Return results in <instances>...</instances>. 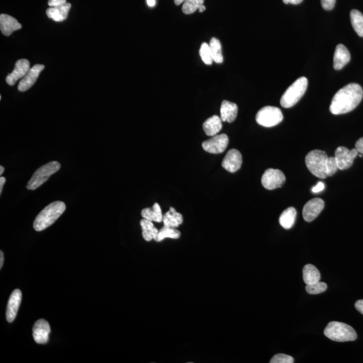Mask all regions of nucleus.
<instances>
[{
  "mask_svg": "<svg viewBox=\"0 0 363 363\" xmlns=\"http://www.w3.org/2000/svg\"><path fill=\"white\" fill-rule=\"evenodd\" d=\"M362 97L363 90L360 85L355 83L346 85L334 95L330 107V112L333 115L349 113L360 104Z\"/></svg>",
  "mask_w": 363,
  "mask_h": 363,
  "instance_id": "f257e3e1",
  "label": "nucleus"
},
{
  "mask_svg": "<svg viewBox=\"0 0 363 363\" xmlns=\"http://www.w3.org/2000/svg\"><path fill=\"white\" fill-rule=\"evenodd\" d=\"M66 210V204L62 201L52 202L41 211L36 217L33 228L36 232H41L54 224Z\"/></svg>",
  "mask_w": 363,
  "mask_h": 363,
  "instance_id": "f03ea898",
  "label": "nucleus"
},
{
  "mask_svg": "<svg viewBox=\"0 0 363 363\" xmlns=\"http://www.w3.org/2000/svg\"><path fill=\"white\" fill-rule=\"evenodd\" d=\"M324 334L329 339L338 342L354 341L357 338L353 328L338 322H330L324 330Z\"/></svg>",
  "mask_w": 363,
  "mask_h": 363,
  "instance_id": "7ed1b4c3",
  "label": "nucleus"
},
{
  "mask_svg": "<svg viewBox=\"0 0 363 363\" xmlns=\"http://www.w3.org/2000/svg\"><path fill=\"white\" fill-rule=\"evenodd\" d=\"M308 80L305 77L298 78L284 93L281 105L284 108H291L299 102L307 90Z\"/></svg>",
  "mask_w": 363,
  "mask_h": 363,
  "instance_id": "20e7f679",
  "label": "nucleus"
},
{
  "mask_svg": "<svg viewBox=\"0 0 363 363\" xmlns=\"http://www.w3.org/2000/svg\"><path fill=\"white\" fill-rule=\"evenodd\" d=\"M328 155L319 149L310 151L305 157V164L308 170L316 177L325 179L328 177L326 162Z\"/></svg>",
  "mask_w": 363,
  "mask_h": 363,
  "instance_id": "39448f33",
  "label": "nucleus"
},
{
  "mask_svg": "<svg viewBox=\"0 0 363 363\" xmlns=\"http://www.w3.org/2000/svg\"><path fill=\"white\" fill-rule=\"evenodd\" d=\"M61 168V164L58 162L54 161L44 164L34 172L32 178L28 182L26 188L28 190H33L40 187L48 178L58 172Z\"/></svg>",
  "mask_w": 363,
  "mask_h": 363,
  "instance_id": "423d86ee",
  "label": "nucleus"
},
{
  "mask_svg": "<svg viewBox=\"0 0 363 363\" xmlns=\"http://www.w3.org/2000/svg\"><path fill=\"white\" fill-rule=\"evenodd\" d=\"M283 120L281 109L277 107L267 106L261 109L255 116V121L260 125L272 127L279 125Z\"/></svg>",
  "mask_w": 363,
  "mask_h": 363,
  "instance_id": "0eeeda50",
  "label": "nucleus"
},
{
  "mask_svg": "<svg viewBox=\"0 0 363 363\" xmlns=\"http://www.w3.org/2000/svg\"><path fill=\"white\" fill-rule=\"evenodd\" d=\"M285 180V174L281 170L270 168L262 176L261 182L266 189L274 190L281 188Z\"/></svg>",
  "mask_w": 363,
  "mask_h": 363,
  "instance_id": "6e6552de",
  "label": "nucleus"
},
{
  "mask_svg": "<svg viewBox=\"0 0 363 363\" xmlns=\"http://www.w3.org/2000/svg\"><path fill=\"white\" fill-rule=\"evenodd\" d=\"M229 143V138L226 134L213 136L211 139L202 143L204 151L208 153H222L226 149Z\"/></svg>",
  "mask_w": 363,
  "mask_h": 363,
  "instance_id": "1a4fd4ad",
  "label": "nucleus"
},
{
  "mask_svg": "<svg viewBox=\"0 0 363 363\" xmlns=\"http://www.w3.org/2000/svg\"><path fill=\"white\" fill-rule=\"evenodd\" d=\"M358 155L356 149L349 150L345 147H339L335 151V157L339 170H345L351 167L354 160Z\"/></svg>",
  "mask_w": 363,
  "mask_h": 363,
  "instance_id": "9d476101",
  "label": "nucleus"
},
{
  "mask_svg": "<svg viewBox=\"0 0 363 363\" xmlns=\"http://www.w3.org/2000/svg\"><path fill=\"white\" fill-rule=\"evenodd\" d=\"M50 333V325L45 320H38L34 324L32 328V336L36 343L39 344L47 343L49 340L48 336Z\"/></svg>",
  "mask_w": 363,
  "mask_h": 363,
  "instance_id": "9b49d317",
  "label": "nucleus"
},
{
  "mask_svg": "<svg viewBox=\"0 0 363 363\" xmlns=\"http://www.w3.org/2000/svg\"><path fill=\"white\" fill-rule=\"evenodd\" d=\"M324 201L321 198H315L310 200L304 206L303 217L307 222H312L320 214L324 208Z\"/></svg>",
  "mask_w": 363,
  "mask_h": 363,
  "instance_id": "f8f14e48",
  "label": "nucleus"
},
{
  "mask_svg": "<svg viewBox=\"0 0 363 363\" xmlns=\"http://www.w3.org/2000/svg\"><path fill=\"white\" fill-rule=\"evenodd\" d=\"M242 164V154L238 150L235 149H230L222 162L223 168L231 173H234L240 170Z\"/></svg>",
  "mask_w": 363,
  "mask_h": 363,
  "instance_id": "ddd939ff",
  "label": "nucleus"
},
{
  "mask_svg": "<svg viewBox=\"0 0 363 363\" xmlns=\"http://www.w3.org/2000/svg\"><path fill=\"white\" fill-rule=\"evenodd\" d=\"M43 65L37 64L30 69L26 76L22 79L18 84V90L20 92H26L35 84L38 76L44 70Z\"/></svg>",
  "mask_w": 363,
  "mask_h": 363,
  "instance_id": "4468645a",
  "label": "nucleus"
},
{
  "mask_svg": "<svg viewBox=\"0 0 363 363\" xmlns=\"http://www.w3.org/2000/svg\"><path fill=\"white\" fill-rule=\"evenodd\" d=\"M30 70V62L26 60H18L11 74L6 78V82L10 86H14L18 80L23 78Z\"/></svg>",
  "mask_w": 363,
  "mask_h": 363,
  "instance_id": "2eb2a0df",
  "label": "nucleus"
},
{
  "mask_svg": "<svg viewBox=\"0 0 363 363\" xmlns=\"http://www.w3.org/2000/svg\"><path fill=\"white\" fill-rule=\"evenodd\" d=\"M22 292L19 289L14 290L8 300L6 309V320L12 323L15 320L22 301Z\"/></svg>",
  "mask_w": 363,
  "mask_h": 363,
  "instance_id": "dca6fc26",
  "label": "nucleus"
},
{
  "mask_svg": "<svg viewBox=\"0 0 363 363\" xmlns=\"http://www.w3.org/2000/svg\"><path fill=\"white\" fill-rule=\"evenodd\" d=\"M21 28V24L12 16L4 14L0 16V29L4 35L10 36L14 31Z\"/></svg>",
  "mask_w": 363,
  "mask_h": 363,
  "instance_id": "f3484780",
  "label": "nucleus"
},
{
  "mask_svg": "<svg viewBox=\"0 0 363 363\" xmlns=\"http://www.w3.org/2000/svg\"><path fill=\"white\" fill-rule=\"evenodd\" d=\"M350 60L349 50L344 44L336 46L334 56V68L336 70H342Z\"/></svg>",
  "mask_w": 363,
  "mask_h": 363,
  "instance_id": "a211bd4d",
  "label": "nucleus"
},
{
  "mask_svg": "<svg viewBox=\"0 0 363 363\" xmlns=\"http://www.w3.org/2000/svg\"><path fill=\"white\" fill-rule=\"evenodd\" d=\"M238 112V107L236 104L228 100L223 101L220 109V117L223 122L233 123L236 120Z\"/></svg>",
  "mask_w": 363,
  "mask_h": 363,
  "instance_id": "6ab92c4d",
  "label": "nucleus"
},
{
  "mask_svg": "<svg viewBox=\"0 0 363 363\" xmlns=\"http://www.w3.org/2000/svg\"><path fill=\"white\" fill-rule=\"evenodd\" d=\"M70 3H65L62 5L50 7L46 10V14L48 18L56 22H62L66 20L68 16L71 8Z\"/></svg>",
  "mask_w": 363,
  "mask_h": 363,
  "instance_id": "aec40b11",
  "label": "nucleus"
},
{
  "mask_svg": "<svg viewBox=\"0 0 363 363\" xmlns=\"http://www.w3.org/2000/svg\"><path fill=\"white\" fill-rule=\"evenodd\" d=\"M222 120L221 117L214 115L203 123L202 128L206 135L215 136L218 135L222 129Z\"/></svg>",
  "mask_w": 363,
  "mask_h": 363,
  "instance_id": "412c9836",
  "label": "nucleus"
},
{
  "mask_svg": "<svg viewBox=\"0 0 363 363\" xmlns=\"http://www.w3.org/2000/svg\"><path fill=\"white\" fill-rule=\"evenodd\" d=\"M163 222L164 226L178 228L183 222V217L173 208H170L169 212L164 215Z\"/></svg>",
  "mask_w": 363,
  "mask_h": 363,
  "instance_id": "4be33fe9",
  "label": "nucleus"
},
{
  "mask_svg": "<svg viewBox=\"0 0 363 363\" xmlns=\"http://www.w3.org/2000/svg\"><path fill=\"white\" fill-rule=\"evenodd\" d=\"M296 216H297V211L295 208L287 209L280 216V225L285 230H289L295 224Z\"/></svg>",
  "mask_w": 363,
  "mask_h": 363,
  "instance_id": "5701e85b",
  "label": "nucleus"
},
{
  "mask_svg": "<svg viewBox=\"0 0 363 363\" xmlns=\"http://www.w3.org/2000/svg\"><path fill=\"white\" fill-rule=\"evenodd\" d=\"M141 216L145 220L160 223L163 221L161 208L158 203L153 204L152 208H145L141 211Z\"/></svg>",
  "mask_w": 363,
  "mask_h": 363,
  "instance_id": "b1692460",
  "label": "nucleus"
},
{
  "mask_svg": "<svg viewBox=\"0 0 363 363\" xmlns=\"http://www.w3.org/2000/svg\"><path fill=\"white\" fill-rule=\"evenodd\" d=\"M303 278L306 285H312V284L319 282L321 275L315 266L309 264L303 268Z\"/></svg>",
  "mask_w": 363,
  "mask_h": 363,
  "instance_id": "393cba45",
  "label": "nucleus"
},
{
  "mask_svg": "<svg viewBox=\"0 0 363 363\" xmlns=\"http://www.w3.org/2000/svg\"><path fill=\"white\" fill-rule=\"evenodd\" d=\"M140 225L142 228V236L144 240L147 242L154 240L159 231L154 227L153 223L151 221L143 219L140 222Z\"/></svg>",
  "mask_w": 363,
  "mask_h": 363,
  "instance_id": "a878e982",
  "label": "nucleus"
},
{
  "mask_svg": "<svg viewBox=\"0 0 363 363\" xmlns=\"http://www.w3.org/2000/svg\"><path fill=\"white\" fill-rule=\"evenodd\" d=\"M350 20L356 33L363 37V14L357 10H352L350 12Z\"/></svg>",
  "mask_w": 363,
  "mask_h": 363,
  "instance_id": "bb28decb",
  "label": "nucleus"
},
{
  "mask_svg": "<svg viewBox=\"0 0 363 363\" xmlns=\"http://www.w3.org/2000/svg\"><path fill=\"white\" fill-rule=\"evenodd\" d=\"M181 236L179 231L175 228L164 226L158 232L157 236L154 238L155 242H160L166 238L178 239Z\"/></svg>",
  "mask_w": 363,
  "mask_h": 363,
  "instance_id": "cd10ccee",
  "label": "nucleus"
},
{
  "mask_svg": "<svg viewBox=\"0 0 363 363\" xmlns=\"http://www.w3.org/2000/svg\"><path fill=\"white\" fill-rule=\"evenodd\" d=\"M210 46L214 62L217 64H222L224 62V57H223L222 44L220 40L218 38H212L210 40Z\"/></svg>",
  "mask_w": 363,
  "mask_h": 363,
  "instance_id": "c85d7f7f",
  "label": "nucleus"
},
{
  "mask_svg": "<svg viewBox=\"0 0 363 363\" xmlns=\"http://www.w3.org/2000/svg\"><path fill=\"white\" fill-rule=\"evenodd\" d=\"M204 0H185L182 6V12L185 14H191L203 5Z\"/></svg>",
  "mask_w": 363,
  "mask_h": 363,
  "instance_id": "c756f323",
  "label": "nucleus"
},
{
  "mask_svg": "<svg viewBox=\"0 0 363 363\" xmlns=\"http://www.w3.org/2000/svg\"><path fill=\"white\" fill-rule=\"evenodd\" d=\"M200 56L202 62L206 65H212L214 62L213 58L212 50H211L210 44L204 42L202 44L200 48Z\"/></svg>",
  "mask_w": 363,
  "mask_h": 363,
  "instance_id": "7c9ffc66",
  "label": "nucleus"
},
{
  "mask_svg": "<svg viewBox=\"0 0 363 363\" xmlns=\"http://www.w3.org/2000/svg\"><path fill=\"white\" fill-rule=\"evenodd\" d=\"M328 285L323 282H317V283L307 285L305 287L306 291L310 295H318V294L324 293L327 289Z\"/></svg>",
  "mask_w": 363,
  "mask_h": 363,
  "instance_id": "2f4dec72",
  "label": "nucleus"
},
{
  "mask_svg": "<svg viewBox=\"0 0 363 363\" xmlns=\"http://www.w3.org/2000/svg\"><path fill=\"white\" fill-rule=\"evenodd\" d=\"M338 163L336 162L335 157H328L326 162V170H327L328 176H332L338 171Z\"/></svg>",
  "mask_w": 363,
  "mask_h": 363,
  "instance_id": "473e14b6",
  "label": "nucleus"
},
{
  "mask_svg": "<svg viewBox=\"0 0 363 363\" xmlns=\"http://www.w3.org/2000/svg\"><path fill=\"white\" fill-rule=\"evenodd\" d=\"M271 363H293L294 358L291 356L285 354H277L274 356L270 361Z\"/></svg>",
  "mask_w": 363,
  "mask_h": 363,
  "instance_id": "72a5a7b5",
  "label": "nucleus"
},
{
  "mask_svg": "<svg viewBox=\"0 0 363 363\" xmlns=\"http://www.w3.org/2000/svg\"><path fill=\"white\" fill-rule=\"evenodd\" d=\"M336 0H321L322 8L326 10H331L335 6Z\"/></svg>",
  "mask_w": 363,
  "mask_h": 363,
  "instance_id": "f704fd0d",
  "label": "nucleus"
},
{
  "mask_svg": "<svg viewBox=\"0 0 363 363\" xmlns=\"http://www.w3.org/2000/svg\"><path fill=\"white\" fill-rule=\"evenodd\" d=\"M324 188H325V185H324L323 182H319L316 186H314V187L312 188V190L314 193H318V192L324 190Z\"/></svg>",
  "mask_w": 363,
  "mask_h": 363,
  "instance_id": "c9c22d12",
  "label": "nucleus"
},
{
  "mask_svg": "<svg viewBox=\"0 0 363 363\" xmlns=\"http://www.w3.org/2000/svg\"><path fill=\"white\" fill-rule=\"evenodd\" d=\"M65 3H66V0H48V6L50 7L62 5Z\"/></svg>",
  "mask_w": 363,
  "mask_h": 363,
  "instance_id": "e433bc0d",
  "label": "nucleus"
},
{
  "mask_svg": "<svg viewBox=\"0 0 363 363\" xmlns=\"http://www.w3.org/2000/svg\"><path fill=\"white\" fill-rule=\"evenodd\" d=\"M355 149L357 150L358 153L363 155V137L358 139L355 144Z\"/></svg>",
  "mask_w": 363,
  "mask_h": 363,
  "instance_id": "4c0bfd02",
  "label": "nucleus"
},
{
  "mask_svg": "<svg viewBox=\"0 0 363 363\" xmlns=\"http://www.w3.org/2000/svg\"><path fill=\"white\" fill-rule=\"evenodd\" d=\"M355 307L363 315V299L358 300L356 302Z\"/></svg>",
  "mask_w": 363,
  "mask_h": 363,
  "instance_id": "58836bf2",
  "label": "nucleus"
},
{
  "mask_svg": "<svg viewBox=\"0 0 363 363\" xmlns=\"http://www.w3.org/2000/svg\"><path fill=\"white\" fill-rule=\"evenodd\" d=\"M283 1L286 4H291L296 5V4H301L303 0H283Z\"/></svg>",
  "mask_w": 363,
  "mask_h": 363,
  "instance_id": "ea45409f",
  "label": "nucleus"
},
{
  "mask_svg": "<svg viewBox=\"0 0 363 363\" xmlns=\"http://www.w3.org/2000/svg\"><path fill=\"white\" fill-rule=\"evenodd\" d=\"M6 182V178L4 177L0 178V194H2V190H3V186Z\"/></svg>",
  "mask_w": 363,
  "mask_h": 363,
  "instance_id": "a19ab883",
  "label": "nucleus"
},
{
  "mask_svg": "<svg viewBox=\"0 0 363 363\" xmlns=\"http://www.w3.org/2000/svg\"><path fill=\"white\" fill-rule=\"evenodd\" d=\"M4 261V253L3 251H0V269H2V267H3Z\"/></svg>",
  "mask_w": 363,
  "mask_h": 363,
  "instance_id": "79ce46f5",
  "label": "nucleus"
},
{
  "mask_svg": "<svg viewBox=\"0 0 363 363\" xmlns=\"http://www.w3.org/2000/svg\"><path fill=\"white\" fill-rule=\"evenodd\" d=\"M148 6L153 7L155 5V0H147Z\"/></svg>",
  "mask_w": 363,
  "mask_h": 363,
  "instance_id": "37998d69",
  "label": "nucleus"
},
{
  "mask_svg": "<svg viewBox=\"0 0 363 363\" xmlns=\"http://www.w3.org/2000/svg\"><path fill=\"white\" fill-rule=\"evenodd\" d=\"M184 1L185 0H174V3H175L176 5L179 6L180 4L184 3Z\"/></svg>",
  "mask_w": 363,
  "mask_h": 363,
  "instance_id": "c03bdc74",
  "label": "nucleus"
},
{
  "mask_svg": "<svg viewBox=\"0 0 363 363\" xmlns=\"http://www.w3.org/2000/svg\"><path fill=\"white\" fill-rule=\"evenodd\" d=\"M206 10L205 6H204V5H202V6H200V7L199 8V9H198V11H199L200 12H203L204 11V10Z\"/></svg>",
  "mask_w": 363,
  "mask_h": 363,
  "instance_id": "a18cd8bd",
  "label": "nucleus"
},
{
  "mask_svg": "<svg viewBox=\"0 0 363 363\" xmlns=\"http://www.w3.org/2000/svg\"><path fill=\"white\" fill-rule=\"evenodd\" d=\"M4 168L3 166H0V175H2V174L4 173Z\"/></svg>",
  "mask_w": 363,
  "mask_h": 363,
  "instance_id": "49530a36",
  "label": "nucleus"
}]
</instances>
